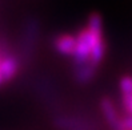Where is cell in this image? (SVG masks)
<instances>
[{"label":"cell","mask_w":132,"mask_h":130,"mask_svg":"<svg viewBox=\"0 0 132 130\" xmlns=\"http://www.w3.org/2000/svg\"><path fill=\"white\" fill-rule=\"evenodd\" d=\"M52 45L56 49V52L61 53L64 56H73L76 48V37L69 33H61L53 37Z\"/></svg>","instance_id":"8992f818"},{"label":"cell","mask_w":132,"mask_h":130,"mask_svg":"<svg viewBox=\"0 0 132 130\" xmlns=\"http://www.w3.org/2000/svg\"><path fill=\"white\" fill-rule=\"evenodd\" d=\"M76 48L73 53L72 65H83L91 61V33L87 27L76 33Z\"/></svg>","instance_id":"7a4b0ae2"},{"label":"cell","mask_w":132,"mask_h":130,"mask_svg":"<svg viewBox=\"0 0 132 130\" xmlns=\"http://www.w3.org/2000/svg\"><path fill=\"white\" fill-rule=\"evenodd\" d=\"M20 66H21V63H20L19 56H16L15 53L5 56L2 60V63H0V74L3 77V81L4 82L12 81L18 76Z\"/></svg>","instance_id":"3957f363"},{"label":"cell","mask_w":132,"mask_h":130,"mask_svg":"<svg viewBox=\"0 0 132 130\" xmlns=\"http://www.w3.org/2000/svg\"><path fill=\"white\" fill-rule=\"evenodd\" d=\"M100 108H102V113H103V116L107 121V124L110 125V127L112 130H121V127H120L121 117L119 116V113L116 110L111 98L103 97L102 100H100Z\"/></svg>","instance_id":"277c9868"},{"label":"cell","mask_w":132,"mask_h":130,"mask_svg":"<svg viewBox=\"0 0 132 130\" xmlns=\"http://www.w3.org/2000/svg\"><path fill=\"white\" fill-rule=\"evenodd\" d=\"M39 32H40V23L36 17H28L24 23L21 36V53H20V63H29L32 60L36 45L39 40Z\"/></svg>","instance_id":"6da1fadb"},{"label":"cell","mask_w":132,"mask_h":130,"mask_svg":"<svg viewBox=\"0 0 132 130\" xmlns=\"http://www.w3.org/2000/svg\"><path fill=\"white\" fill-rule=\"evenodd\" d=\"M3 82H4V81H3V77H2V74H0V85H2Z\"/></svg>","instance_id":"ba28073f"},{"label":"cell","mask_w":132,"mask_h":130,"mask_svg":"<svg viewBox=\"0 0 132 130\" xmlns=\"http://www.w3.org/2000/svg\"><path fill=\"white\" fill-rule=\"evenodd\" d=\"M120 92L121 97H129L132 96V76H124L120 80Z\"/></svg>","instance_id":"52a82bcc"},{"label":"cell","mask_w":132,"mask_h":130,"mask_svg":"<svg viewBox=\"0 0 132 130\" xmlns=\"http://www.w3.org/2000/svg\"><path fill=\"white\" fill-rule=\"evenodd\" d=\"M97 66L89 63H85L83 65H72V76L73 80L79 84V85H87L96 76Z\"/></svg>","instance_id":"5b68a950"}]
</instances>
